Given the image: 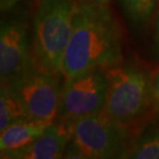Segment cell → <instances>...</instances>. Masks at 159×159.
Segmentation results:
<instances>
[{
	"instance_id": "cell-1",
	"label": "cell",
	"mask_w": 159,
	"mask_h": 159,
	"mask_svg": "<svg viewBox=\"0 0 159 159\" xmlns=\"http://www.w3.org/2000/svg\"><path fill=\"white\" fill-rule=\"evenodd\" d=\"M122 62V31L107 5L80 2L63 57L61 74L68 79Z\"/></svg>"
},
{
	"instance_id": "cell-2",
	"label": "cell",
	"mask_w": 159,
	"mask_h": 159,
	"mask_svg": "<svg viewBox=\"0 0 159 159\" xmlns=\"http://www.w3.org/2000/svg\"><path fill=\"white\" fill-rule=\"evenodd\" d=\"M79 0H39L32 22L34 64L43 71L61 74Z\"/></svg>"
},
{
	"instance_id": "cell-3",
	"label": "cell",
	"mask_w": 159,
	"mask_h": 159,
	"mask_svg": "<svg viewBox=\"0 0 159 159\" xmlns=\"http://www.w3.org/2000/svg\"><path fill=\"white\" fill-rule=\"evenodd\" d=\"M109 80L103 113L124 125L136 128L148 114L155 112L153 80L134 65H117L106 69Z\"/></svg>"
},
{
	"instance_id": "cell-4",
	"label": "cell",
	"mask_w": 159,
	"mask_h": 159,
	"mask_svg": "<svg viewBox=\"0 0 159 159\" xmlns=\"http://www.w3.org/2000/svg\"><path fill=\"white\" fill-rule=\"evenodd\" d=\"M135 133L131 127L110 118L103 112L72 123L65 158H126Z\"/></svg>"
},
{
	"instance_id": "cell-5",
	"label": "cell",
	"mask_w": 159,
	"mask_h": 159,
	"mask_svg": "<svg viewBox=\"0 0 159 159\" xmlns=\"http://www.w3.org/2000/svg\"><path fill=\"white\" fill-rule=\"evenodd\" d=\"M62 77L36 67L5 87L17 97L28 121L50 124L58 113Z\"/></svg>"
},
{
	"instance_id": "cell-6",
	"label": "cell",
	"mask_w": 159,
	"mask_h": 159,
	"mask_svg": "<svg viewBox=\"0 0 159 159\" xmlns=\"http://www.w3.org/2000/svg\"><path fill=\"white\" fill-rule=\"evenodd\" d=\"M106 71L93 69L64 79L56 118L75 122L84 117L103 112L107 100Z\"/></svg>"
},
{
	"instance_id": "cell-7",
	"label": "cell",
	"mask_w": 159,
	"mask_h": 159,
	"mask_svg": "<svg viewBox=\"0 0 159 159\" xmlns=\"http://www.w3.org/2000/svg\"><path fill=\"white\" fill-rule=\"evenodd\" d=\"M34 68L29 24L24 16L15 15L1 21L0 29V80L9 85Z\"/></svg>"
},
{
	"instance_id": "cell-8",
	"label": "cell",
	"mask_w": 159,
	"mask_h": 159,
	"mask_svg": "<svg viewBox=\"0 0 159 159\" xmlns=\"http://www.w3.org/2000/svg\"><path fill=\"white\" fill-rule=\"evenodd\" d=\"M71 121L56 118L48 124L43 133L16 159H58L64 157L71 136Z\"/></svg>"
},
{
	"instance_id": "cell-9",
	"label": "cell",
	"mask_w": 159,
	"mask_h": 159,
	"mask_svg": "<svg viewBox=\"0 0 159 159\" xmlns=\"http://www.w3.org/2000/svg\"><path fill=\"white\" fill-rule=\"evenodd\" d=\"M48 124L23 121L11 124L0 134L1 158H14L30 147L43 134Z\"/></svg>"
},
{
	"instance_id": "cell-10",
	"label": "cell",
	"mask_w": 159,
	"mask_h": 159,
	"mask_svg": "<svg viewBox=\"0 0 159 159\" xmlns=\"http://www.w3.org/2000/svg\"><path fill=\"white\" fill-rule=\"evenodd\" d=\"M126 158L159 159V121H152L139 130Z\"/></svg>"
},
{
	"instance_id": "cell-11",
	"label": "cell",
	"mask_w": 159,
	"mask_h": 159,
	"mask_svg": "<svg viewBox=\"0 0 159 159\" xmlns=\"http://www.w3.org/2000/svg\"><path fill=\"white\" fill-rule=\"evenodd\" d=\"M28 121L17 97L5 86L0 90V131L11 124Z\"/></svg>"
},
{
	"instance_id": "cell-12",
	"label": "cell",
	"mask_w": 159,
	"mask_h": 159,
	"mask_svg": "<svg viewBox=\"0 0 159 159\" xmlns=\"http://www.w3.org/2000/svg\"><path fill=\"white\" fill-rule=\"evenodd\" d=\"M126 16L135 24H144L153 14L157 0H120Z\"/></svg>"
},
{
	"instance_id": "cell-13",
	"label": "cell",
	"mask_w": 159,
	"mask_h": 159,
	"mask_svg": "<svg viewBox=\"0 0 159 159\" xmlns=\"http://www.w3.org/2000/svg\"><path fill=\"white\" fill-rule=\"evenodd\" d=\"M153 100L155 113H159V71L153 79Z\"/></svg>"
},
{
	"instance_id": "cell-14",
	"label": "cell",
	"mask_w": 159,
	"mask_h": 159,
	"mask_svg": "<svg viewBox=\"0 0 159 159\" xmlns=\"http://www.w3.org/2000/svg\"><path fill=\"white\" fill-rule=\"evenodd\" d=\"M22 1L24 0H0V7L2 11H8Z\"/></svg>"
},
{
	"instance_id": "cell-15",
	"label": "cell",
	"mask_w": 159,
	"mask_h": 159,
	"mask_svg": "<svg viewBox=\"0 0 159 159\" xmlns=\"http://www.w3.org/2000/svg\"><path fill=\"white\" fill-rule=\"evenodd\" d=\"M155 51H156V55L159 59V11L157 16L156 21V36H155Z\"/></svg>"
},
{
	"instance_id": "cell-16",
	"label": "cell",
	"mask_w": 159,
	"mask_h": 159,
	"mask_svg": "<svg viewBox=\"0 0 159 159\" xmlns=\"http://www.w3.org/2000/svg\"><path fill=\"white\" fill-rule=\"evenodd\" d=\"M82 3H94V4L99 5H107L111 0H79Z\"/></svg>"
}]
</instances>
